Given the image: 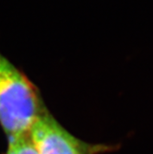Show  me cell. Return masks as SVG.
Here are the masks:
<instances>
[{
  "mask_svg": "<svg viewBox=\"0 0 153 154\" xmlns=\"http://www.w3.org/2000/svg\"><path fill=\"white\" fill-rule=\"evenodd\" d=\"M46 109L33 82L0 52V125L8 137L29 133Z\"/></svg>",
  "mask_w": 153,
  "mask_h": 154,
  "instance_id": "1",
  "label": "cell"
},
{
  "mask_svg": "<svg viewBox=\"0 0 153 154\" xmlns=\"http://www.w3.org/2000/svg\"><path fill=\"white\" fill-rule=\"evenodd\" d=\"M30 137L38 154H103L115 150L112 144H92L73 136L46 109L32 125Z\"/></svg>",
  "mask_w": 153,
  "mask_h": 154,
  "instance_id": "2",
  "label": "cell"
},
{
  "mask_svg": "<svg viewBox=\"0 0 153 154\" xmlns=\"http://www.w3.org/2000/svg\"><path fill=\"white\" fill-rule=\"evenodd\" d=\"M6 154H38L30 133L8 137V147Z\"/></svg>",
  "mask_w": 153,
  "mask_h": 154,
  "instance_id": "3",
  "label": "cell"
}]
</instances>
